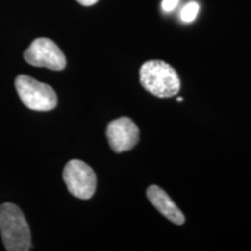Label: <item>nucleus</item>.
<instances>
[{
  "instance_id": "nucleus-1",
  "label": "nucleus",
  "mask_w": 251,
  "mask_h": 251,
  "mask_svg": "<svg viewBox=\"0 0 251 251\" xmlns=\"http://www.w3.org/2000/svg\"><path fill=\"white\" fill-rule=\"evenodd\" d=\"M141 85L158 98H171L179 92L180 79L170 64L159 59L147 61L140 69Z\"/></svg>"
},
{
  "instance_id": "nucleus-2",
  "label": "nucleus",
  "mask_w": 251,
  "mask_h": 251,
  "mask_svg": "<svg viewBox=\"0 0 251 251\" xmlns=\"http://www.w3.org/2000/svg\"><path fill=\"white\" fill-rule=\"evenodd\" d=\"M0 233L6 250H30L29 226L23 211L14 203L6 202L0 206Z\"/></svg>"
},
{
  "instance_id": "nucleus-3",
  "label": "nucleus",
  "mask_w": 251,
  "mask_h": 251,
  "mask_svg": "<svg viewBox=\"0 0 251 251\" xmlns=\"http://www.w3.org/2000/svg\"><path fill=\"white\" fill-rule=\"evenodd\" d=\"M15 89L24 105L33 111L48 112L57 106V96L54 89L29 76H18Z\"/></svg>"
},
{
  "instance_id": "nucleus-4",
  "label": "nucleus",
  "mask_w": 251,
  "mask_h": 251,
  "mask_svg": "<svg viewBox=\"0 0 251 251\" xmlns=\"http://www.w3.org/2000/svg\"><path fill=\"white\" fill-rule=\"evenodd\" d=\"M63 179L69 192L78 199L87 200L93 197L97 188V176L92 168L79 159L68 162L63 170Z\"/></svg>"
},
{
  "instance_id": "nucleus-5",
  "label": "nucleus",
  "mask_w": 251,
  "mask_h": 251,
  "mask_svg": "<svg viewBox=\"0 0 251 251\" xmlns=\"http://www.w3.org/2000/svg\"><path fill=\"white\" fill-rule=\"evenodd\" d=\"M25 59L28 64L37 68L61 71L67 65V58L54 41L46 37L34 40L25 51Z\"/></svg>"
},
{
  "instance_id": "nucleus-6",
  "label": "nucleus",
  "mask_w": 251,
  "mask_h": 251,
  "mask_svg": "<svg viewBox=\"0 0 251 251\" xmlns=\"http://www.w3.org/2000/svg\"><path fill=\"white\" fill-rule=\"evenodd\" d=\"M109 147L113 151L124 152L136 147L140 139V130L129 118H119L109 122L106 129Z\"/></svg>"
},
{
  "instance_id": "nucleus-7",
  "label": "nucleus",
  "mask_w": 251,
  "mask_h": 251,
  "mask_svg": "<svg viewBox=\"0 0 251 251\" xmlns=\"http://www.w3.org/2000/svg\"><path fill=\"white\" fill-rule=\"evenodd\" d=\"M147 197H148L149 201L151 205L164 215L166 219L170 220L176 225H183L185 222V216L177 205L172 201L170 197L166 194V192L163 188H161L157 185H151L147 190Z\"/></svg>"
},
{
  "instance_id": "nucleus-8",
  "label": "nucleus",
  "mask_w": 251,
  "mask_h": 251,
  "mask_svg": "<svg viewBox=\"0 0 251 251\" xmlns=\"http://www.w3.org/2000/svg\"><path fill=\"white\" fill-rule=\"evenodd\" d=\"M200 6L197 1H191L187 5H185L180 11V20L183 23H192L196 20L198 13H199Z\"/></svg>"
},
{
  "instance_id": "nucleus-9",
  "label": "nucleus",
  "mask_w": 251,
  "mask_h": 251,
  "mask_svg": "<svg viewBox=\"0 0 251 251\" xmlns=\"http://www.w3.org/2000/svg\"><path fill=\"white\" fill-rule=\"evenodd\" d=\"M179 0H163L162 1V9L164 12H172L177 7Z\"/></svg>"
},
{
  "instance_id": "nucleus-10",
  "label": "nucleus",
  "mask_w": 251,
  "mask_h": 251,
  "mask_svg": "<svg viewBox=\"0 0 251 251\" xmlns=\"http://www.w3.org/2000/svg\"><path fill=\"white\" fill-rule=\"evenodd\" d=\"M99 0H77V2H79L80 5L83 6H92L94 4H97Z\"/></svg>"
},
{
  "instance_id": "nucleus-11",
  "label": "nucleus",
  "mask_w": 251,
  "mask_h": 251,
  "mask_svg": "<svg viewBox=\"0 0 251 251\" xmlns=\"http://www.w3.org/2000/svg\"><path fill=\"white\" fill-rule=\"evenodd\" d=\"M183 100H184L183 97H179V98H177V101L178 102H181V101H183Z\"/></svg>"
}]
</instances>
